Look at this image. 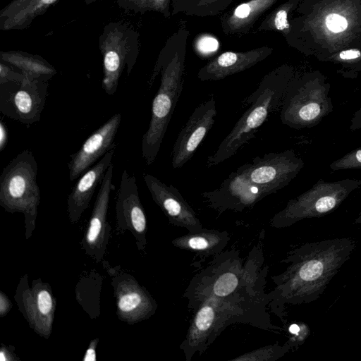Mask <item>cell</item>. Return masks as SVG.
Returning a JSON list of instances; mask_svg holds the SVG:
<instances>
[{"label":"cell","mask_w":361,"mask_h":361,"mask_svg":"<svg viewBox=\"0 0 361 361\" xmlns=\"http://www.w3.org/2000/svg\"><path fill=\"white\" fill-rule=\"evenodd\" d=\"M267 294L218 299L208 297L191 309L195 314L186 336L179 348L185 360L190 361L198 353L202 355L225 328L235 322H243L269 330L273 329L264 305H269Z\"/></svg>","instance_id":"obj_1"},{"label":"cell","mask_w":361,"mask_h":361,"mask_svg":"<svg viewBox=\"0 0 361 361\" xmlns=\"http://www.w3.org/2000/svg\"><path fill=\"white\" fill-rule=\"evenodd\" d=\"M188 35L185 28H180L168 39L149 82L152 84L158 73H161L160 85L152 103L149 127L142 136L141 145L142 157L148 166L156 160L183 89Z\"/></svg>","instance_id":"obj_2"},{"label":"cell","mask_w":361,"mask_h":361,"mask_svg":"<svg viewBox=\"0 0 361 361\" xmlns=\"http://www.w3.org/2000/svg\"><path fill=\"white\" fill-rule=\"evenodd\" d=\"M249 255L247 264L243 266L238 253L235 251L216 255L214 262L192 279L184 296L191 309L203 299L238 298L263 294L264 277L267 268L263 270L261 247H254Z\"/></svg>","instance_id":"obj_3"},{"label":"cell","mask_w":361,"mask_h":361,"mask_svg":"<svg viewBox=\"0 0 361 361\" xmlns=\"http://www.w3.org/2000/svg\"><path fill=\"white\" fill-rule=\"evenodd\" d=\"M289 81L290 73L283 66L264 76L257 88L243 100V106L248 108L219 144L215 152L207 157V167H213L231 158L255 137V133L271 113L281 106Z\"/></svg>","instance_id":"obj_4"},{"label":"cell","mask_w":361,"mask_h":361,"mask_svg":"<svg viewBox=\"0 0 361 361\" xmlns=\"http://www.w3.org/2000/svg\"><path fill=\"white\" fill-rule=\"evenodd\" d=\"M37 169L33 153L25 149L9 161L0 176V205L8 213L24 215L27 240L35 229L41 199L37 183Z\"/></svg>","instance_id":"obj_5"},{"label":"cell","mask_w":361,"mask_h":361,"mask_svg":"<svg viewBox=\"0 0 361 361\" xmlns=\"http://www.w3.org/2000/svg\"><path fill=\"white\" fill-rule=\"evenodd\" d=\"M138 37L133 27L121 22L104 27L99 47L103 59L102 87L107 94L116 93L124 68L128 76L134 67L139 53Z\"/></svg>","instance_id":"obj_6"},{"label":"cell","mask_w":361,"mask_h":361,"mask_svg":"<svg viewBox=\"0 0 361 361\" xmlns=\"http://www.w3.org/2000/svg\"><path fill=\"white\" fill-rule=\"evenodd\" d=\"M102 266L111 279L116 299L117 317L133 325L152 317L157 310V302L147 289L120 265H111L103 260Z\"/></svg>","instance_id":"obj_7"},{"label":"cell","mask_w":361,"mask_h":361,"mask_svg":"<svg viewBox=\"0 0 361 361\" xmlns=\"http://www.w3.org/2000/svg\"><path fill=\"white\" fill-rule=\"evenodd\" d=\"M14 300L29 326L39 336L51 335L56 300L50 285L39 278L29 286L28 276H22L16 287Z\"/></svg>","instance_id":"obj_8"},{"label":"cell","mask_w":361,"mask_h":361,"mask_svg":"<svg viewBox=\"0 0 361 361\" xmlns=\"http://www.w3.org/2000/svg\"><path fill=\"white\" fill-rule=\"evenodd\" d=\"M47 81L6 82L0 84V112L26 126L37 123L45 106Z\"/></svg>","instance_id":"obj_9"},{"label":"cell","mask_w":361,"mask_h":361,"mask_svg":"<svg viewBox=\"0 0 361 361\" xmlns=\"http://www.w3.org/2000/svg\"><path fill=\"white\" fill-rule=\"evenodd\" d=\"M116 229L117 234L129 231L140 252L147 245V224L142 204L136 178L124 169L122 172L116 200Z\"/></svg>","instance_id":"obj_10"},{"label":"cell","mask_w":361,"mask_h":361,"mask_svg":"<svg viewBox=\"0 0 361 361\" xmlns=\"http://www.w3.org/2000/svg\"><path fill=\"white\" fill-rule=\"evenodd\" d=\"M201 195L210 207L219 213L227 210L242 212L268 196L263 188L250 180L241 166L231 173L217 188Z\"/></svg>","instance_id":"obj_11"},{"label":"cell","mask_w":361,"mask_h":361,"mask_svg":"<svg viewBox=\"0 0 361 361\" xmlns=\"http://www.w3.org/2000/svg\"><path fill=\"white\" fill-rule=\"evenodd\" d=\"M113 174L114 164H111L101 183L87 228L81 240L85 253L97 263L104 260L111 231L107 214L111 192L115 188Z\"/></svg>","instance_id":"obj_12"},{"label":"cell","mask_w":361,"mask_h":361,"mask_svg":"<svg viewBox=\"0 0 361 361\" xmlns=\"http://www.w3.org/2000/svg\"><path fill=\"white\" fill-rule=\"evenodd\" d=\"M217 114L216 101L212 95L200 104L181 128L171 152V165L178 169L187 163L212 129Z\"/></svg>","instance_id":"obj_13"},{"label":"cell","mask_w":361,"mask_h":361,"mask_svg":"<svg viewBox=\"0 0 361 361\" xmlns=\"http://www.w3.org/2000/svg\"><path fill=\"white\" fill-rule=\"evenodd\" d=\"M299 166V161L291 151L265 154L262 157H255L252 163L241 166L250 180L268 195L287 185Z\"/></svg>","instance_id":"obj_14"},{"label":"cell","mask_w":361,"mask_h":361,"mask_svg":"<svg viewBox=\"0 0 361 361\" xmlns=\"http://www.w3.org/2000/svg\"><path fill=\"white\" fill-rule=\"evenodd\" d=\"M143 180L152 200L159 206L169 222L189 232L201 230L202 225L195 212L186 202L178 188L167 185L157 177L145 173Z\"/></svg>","instance_id":"obj_15"},{"label":"cell","mask_w":361,"mask_h":361,"mask_svg":"<svg viewBox=\"0 0 361 361\" xmlns=\"http://www.w3.org/2000/svg\"><path fill=\"white\" fill-rule=\"evenodd\" d=\"M121 121L120 113L113 115L87 137L76 152L70 155L68 169L71 180L81 176L99 157L116 148L114 140Z\"/></svg>","instance_id":"obj_16"},{"label":"cell","mask_w":361,"mask_h":361,"mask_svg":"<svg viewBox=\"0 0 361 361\" xmlns=\"http://www.w3.org/2000/svg\"><path fill=\"white\" fill-rule=\"evenodd\" d=\"M274 49L263 46L243 51H225L210 60L197 73L201 81H215L244 71L269 57Z\"/></svg>","instance_id":"obj_17"},{"label":"cell","mask_w":361,"mask_h":361,"mask_svg":"<svg viewBox=\"0 0 361 361\" xmlns=\"http://www.w3.org/2000/svg\"><path fill=\"white\" fill-rule=\"evenodd\" d=\"M115 148L110 149L79 178L67 197V213L70 222L76 224L88 208L94 191L112 164Z\"/></svg>","instance_id":"obj_18"},{"label":"cell","mask_w":361,"mask_h":361,"mask_svg":"<svg viewBox=\"0 0 361 361\" xmlns=\"http://www.w3.org/2000/svg\"><path fill=\"white\" fill-rule=\"evenodd\" d=\"M279 0H248L220 18L222 31L226 35H236L249 33L254 25Z\"/></svg>","instance_id":"obj_19"},{"label":"cell","mask_w":361,"mask_h":361,"mask_svg":"<svg viewBox=\"0 0 361 361\" xmlns=\"http://www.w3.org/2000/svg\"><path fill=\"white\" fill-rule=\"evenodd\" d=\"M59 0H13L0 11V29L23 30Z\"/></svg>","instance_id":"obj_20"},{"label":"cell","mask_w":361,"mask_h":361,"mask_svg":"<svg viewBox=\"0 0 361 361\" xmlns=\"http://www.w3.org/2000/svg\"><path fill=\"white\" fill-rule=\"evenodd\" d=\"M229 240L230 235L226 231L202 228L178 237L171 243L181 250L211 256L221 253Z\"/></svg>","instance_id":"obj_21"},{"label":"cell","mask_w":361,"mask_h":361,"mask_svg":"<svg viewBox=\"0 0 361 361\" xmlns=\"http://www.w3.org/2000/svg\"><path fill=\"white\" fill-rule=\"evenodd\" d=\"M1 61L18 69L30 81L48 82L57 73V71L41 56L24 52H1Z\"/></svg>","instance_id":"obj_22"},{"label":"cell","mask_w":361,"mask_h":361,"mask_svg":"<svg viewBox=\"0 0 361 361\" xmlns=\"http://www.w3.org/2000/svg\"><path fill=\"white\" fill-rule=\"evenodd\" d=\"M103 276L95 269L84 272L75 286V299L88 316L94 319L101 314Z\"/></svg>","instance_id":"obj_23"},{"label":"cell","mask_w":361,"mask_h":361,"mask_svg":"<svg viewBox=\"0 0 361 361\" xmlns=\"http://www.w3.org/2000/svg\"><path fill=\"white\" fill-rule=\"evenodd\" d=\"M317 23L319 30L325 37L338 38L350 30L353 19L348 13L334 7L324 11Z\"/></svg>","instance_id":"obj_24"},{"label":"cell","mask_w":361,"mask_h":361,"mask_svg":"<svg viewBox=\"0 0 361 361\" xmlns=\"http://www.w3.org/2000/svg\"><path fill=\"white\" fill-rule=\"evenodd\" d=\"M296 2L297 0H289L272 11L270 10V12L264 16L255 32L279 31L286 37L290 30L288 16Z\"/></svg>","instance_id":"obj_25"},{"label":"cell","mask_w":361,"mask_h":361,"mask_svg":"<svg viewBox=\"0 0 361 361\" xmlns=\"http://www.w3.org/2000/svg\"><path fill=\"white\" fill-rule=\"evenodd\" d=\"M234 0H192L186 15L214 16L224 11Z\"/></svg>","instance_id":"obj_26"},{"label":"cell","mask_w":361,"mask_h":361,"mask_svg":"<svg viewBox=\"0 0 361 361\" xmlns=\"http://www.w3.org/2000/svg\"><path fill=\"white\" fill-rule=\"evenodd\" d=\"M282 348L278 345H269L249 351L243 355L233 358V361H271L278 359L281 355Z\"/></svg>","instance_id":"obj_27"},{"label":"cell","mask_w":361,"mask_h":361,"mask_svg":"<svg viewBox=\"0 0 361 361\" xmlns=\"http://www.w3.org/2000/svg\"><path fill=\"white\" fill-rule=\"evenodd\" d=\"M323 265L317 260H311L303 264L300 269H298L297 274L294 277V279L287 281L284 282L276 283V286L275 289L280 288L286 285H288L295 281H313L318 278L322 273Z\"/></svg>","instance_id":"obj_28"},{"label":"cell","mask_w":361,"mask_h":361,"mask_svg":"<svg viewBox=\"0 0 361 361\" xmlns=\"http://www.w3.org/2000/svg\"><path fill=\"white\" fill-rule=\"evenodd\" d=\"M219 47L218 40L208 34L200 35L194 42L196 51L202 56H209L214 53Z\"/></svg>","instance_id":"obj_29"},{"label":"cell","mask_w":361,"mask_h":361,"mask_svg":"<svg viewBox=\"0 0 361 361\" xmlns=\"http://www.w3.org/2000/svg\"><path fill=\"white\" fill-rule=\"evenodd\" d=\"M171 0H143L138 12L154 11L161 13L165 17H169L171 15Z\"/></svg>","instance_id":"obj_30"},{"label":"cell","mask_w":361,"mask_h":361,"mask_svg":"<svg viewBox=\"0 0 361 361\" xmlns=\"http://www.w3.org/2000/svg\"><path fill=\"white\" fill-rule=\"evenodd\" d=\"M30 81L23 73L15 71L11 67L1 62L0 65V84L6 82H26Z\"/></svg>","instance_id":"obj_31"},{"label":"cell","mask_w":361,"mask_h":361,"mask_svg":"<svg viewBox=\"0 0 361 361\" xmlns=\"http://www.w3.org/2000/svg\"><path fill=\"white\" fill-rule=\"evenodd\" d=\"M336 205V200L331 196H325L319 198L316 202L315 207L319 212H326L331 210Z\"/></svg>","instance_id":"obj_32"},{"label":"cell","mask_w":361,"mask_h":361,"mask_svg":"<svg viewBox=\"0 0 361 361\" xmlns=\"http://www.w3.org/2000/svg\"><path fill=\"white\" fill-rule=\"evenodd\" d=\"M192 1V0H171V15H175L179 13H183L185 14Z\"/></svg>","instance_id":"obj_33"},{"label":"cell","mask_w":361,"mask_h":361,"mask_svg":"<svg viewBox=\"0 0 361 361\" xmlns=\"http://www.w3.org/2000/svg\"><path fill=\"white\" fill-rule=\"evenodd\" d=\"M99 343V338H93L89 343L85 353L82 359V361H96L97 360V347Z\"/></svg>","instance_id":"obj_34"},{"label":"cell","mask_w":361,"mask_h":361,"mask_svg":"<svg viewBox=\"0 0 361 361\" xmlns=\"http://www.w3.org/2000/svg\"><path fill=\"white\" fill-rule=\"evenodd\" d=\"M11 345L1 344L0 348V360L1 361H20V359L14 353V350L11 349Z\"/></svg>","instance_id":"obj_35"},{"label":"cell","mask_w":361,"mask_h":361,"mask_svg":"<svg viewBox=\"0 0 361 361\" xmlns=\"http://www.w3.org/2000/svg\"><path fill=\"white\" fill-rule=\"evenodd\" d=\"M12 306V302L7 295L3 291H0V317L6 316L11 311Z\"/></svg>","instance_id":"obj_36"},{"label":"cell","mask_w":361,"mask_h":361,"mask_svg":"<svg viewBox=\"0 0 361 361\" xmlns=\"http://www.w3.org/2000/svg\"><path fill=\"white\" fill-rule=\"evenodd\" d=\"M143 0H117L118 6L126 11H132L137 13L140 6Z\"/></svg>","instance_id":"obj_37"},{"label":"cell","mask_w":361,"mask_h":361,"mask_svg":"<svg viewBox=\"0 0 361 361\" xmlns=\"http://www.w3.org/2000/svg\"><path fill=\"white\" fill-rule=\"evenodd\" d=\"M338 56L343 61L353 60L361 56V51L356 49H346L341 51Z\"/></svg>","instance_id":"obj_38"},{"label":"cell","mask_w":361,"mask_h":361,"mask_svg":"<svg viewBox=\"0 0 361 361\" xmlns=\"http://www.w3.org/2000/svg\"><path fill=\"white\" fill-rule=\"evenodd\" d=\"M8 142V130L2 120L0 122V151H3Z\"/></svg>","instance_id":"obj_39"},{"label":"cell","mask_w":361,"mask_h":361,"mask_svg":"<svg viewBox=\"0 0 361 361\" xmlns=\"http://www.w3.org/2000/svg\"><path fill=\"white\" fill-rule=\"evenodd\" d=\"M300 326L295 324L290 325L289 327V331L292 334H298L300 332Z\"/></svg>","instance_id":"obj_40"},{"label":"cell","mask_w":361,"mask_h":361,"mask_svg":"<svg viewBox=\"0 0 361 361\" xmlns=\"http://www.w3.org/2000/svg\"><path fill=\"white\" fill-rule=\"evenodd\" d=\"M355 159L357 163L361 164V149L355 152Z\"/></svg>","instance_id":"obj_41"},{"label":"cell","mask_w":361,"mask_h":361,"mask_svg":"<svg viewBox=\"0 0 361 361\" xmlns=\"http://www.w3.org/2000/svg\"><path fill=\"white\" fill-rule=\"evenodd\" d=\"M100 1V0H84L85 3L86 5H89V4H93L96 1Z\"/></svg>","instance_id":"obj_42"}]
</instances>
